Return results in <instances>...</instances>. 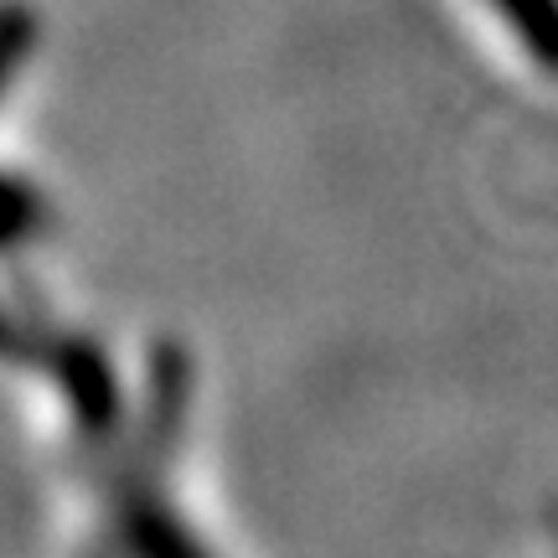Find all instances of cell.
<instances>
[{"label": "cell", "instance_id": "3957f363", "mask_svg": "<svg viewBox=\"0 0 558 558\" xmlns=\"http://www.w3.org/2000/svg\"><path fill=\"white\" fill-rule=\"evenodd\" d=\"M47 222V202L16 177H0V254L21 248L26 239H37Z\"/></svg>", "mask_w": 558, "mask_h": 558}, {"label": "cell", "instance_id": "6da1fadb", "mask_svg": "<svg viewBox=\"0 0 558 558\" xmlns=\"http://www.w3.org/2000/svg\"><path fill=\"white\" fill-rule=\"evenodd\" d=\"M486 5L507 26V37L533 58V68L558 78V0H486Z\"/></svg>", "mask_w": 558, "mask_h": 558}, {"label": "cell", "instance_id": "7a4b0ae2", "mask_svg": "<svg viewBox=\"0 0 558 558\" xmlns=\"http://www.w3.org/2000/svg\"><path fill=\"white\" fill-rule=\"evenodd\" d=\"M41 41V21L32 5L21 0H0V104L16 88V78L26 73V58L37 52Z\"/></svg>", "mask_w": 558, "mask_h": 558}]
</instances>
